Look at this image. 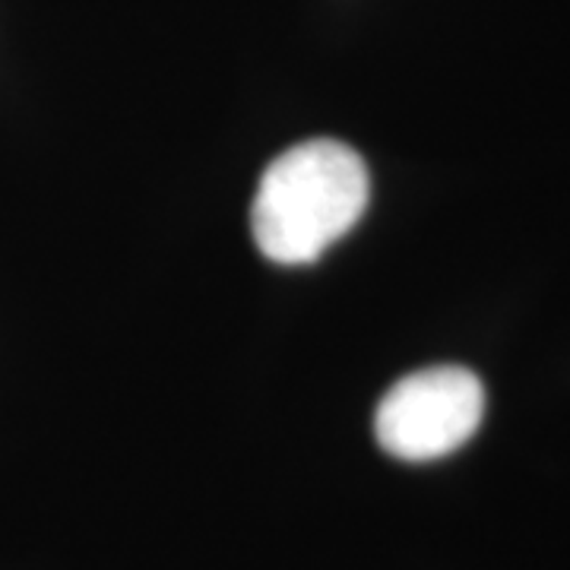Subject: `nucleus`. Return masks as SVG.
<instances>
[{
  "mask_svg": "<svg viewBox=\"0 0 570 570\" xmlns=\"http://www.w3.org/2000/svg\"><path fill=\"white\" fill-rule=\"evenodd\" d=\"M365 159L340 140H305L266 165L250 206V232L266 261L314 264L365 216Z\"/></svg>",
  "mask_w": 570,
  "mask_h": 570,
  "instance_id": "1",
  "label": "nucleus"
},
{
  "mask_svg": "<svg viewBox=\"0 0 570 570\" xmlns=\"http://www.w3.org/2000/svg\"><path fill=\"white\" fill-rule=\"evenodd\" d=\"M482 415L485 387L469 367H422L384 393L374 412V438L396 460L431 463L463 448Z\"/></svg>",
  "mask_w": 570,
  "mask_h": 570,
  "instance_id": "2",
  "label": "nucleus"
}]
</instances>
